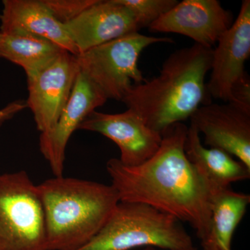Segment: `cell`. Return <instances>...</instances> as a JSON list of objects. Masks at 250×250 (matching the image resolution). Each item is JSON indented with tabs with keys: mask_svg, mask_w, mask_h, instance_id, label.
<instances>
[{
	"mask_svg": "<svg viewBox=\"0 0 250 250\" xmlns=\"http://www.w3.org/2000/svg\"><path fill=\"white\" fill-rule=\"evenodd\" d=\"M173 42L170 38L131 33L78 54L77 61L81 73L107 100L122 101L133 85L146 80L138 65L143 51L154 44Z\"/></svg>",
	"mask_w": 250,
	"mask_h": 250,
	"instance_id": "5b68a950",
	"label": "cell"
},
{
	"mask_svg": "<svg viewBox=\"0 0 250 250\" xmlns=\"http://www.w3.org/2000/svg\"><path fill=\"white\" fill-rule=\"evenodd\" d=\"M0 250H47L37 185L24 170L0 174Z\"/></svg>",
	"mask_w": 250,
	"mask_h": 250,
	"instance_id": "8992f818",
	"label": "cell"
},
{
	"mask_svg": "<svg viewBox=\"0 0 250 250\" xmlns=\"http://www.w3.org/2000/svg\"><path fill=\"white\" fill-rule=\"evenodd\" d=\"M64 26L79 54L141 29L132 11L120 0H97Z\"/></svg>",
	"mask_w": 250,
	"mask_h": 250,
	"instance_id": "4fadbf2b",
	"label": "cell"
},
{
	"mask_svg": "<svg viewBox=\"0 0 250 250\" xmlns=\"http://www.w3.org/2000/svg\"><path fill=\"white\" fill-rule=\"evenodd\" d=\"M231 97L232 101L230 103L250 111V80L247 72L233 85Z\"/></svg>",
	"mask_w": 250,
	"mask_h": 250,
	"instance_id": "ffe728a7",
	"label": "cell"
},
{
	"mask_svg": "<svg viewBox=\"0 0 250 250\" xmlns=\"http://www.w3.org/2000/svg\"><path fill=\"white\" fill-rule=\"evenodd\" d=\"M190 120L206 146L223 149L250 168V111L230 102L211 103L197 108Z\"/></svg>",
	"mask_w": 250,
	"mask_h": 250,
	"instance_id": "8fae6325",
	"label": "cell"
},
{
	"mask_svg": "<svg viewBox=\"0 0 250 250\" xmlns=\"http://www.w3.org/2000/svg\"><path fill=\"white\" fill-rule=\"evenodd\" d=\"M212 57L213 48L195 43L179 49L164 62L157 77L133 85L122 102L161 134L211 103L205 80Z\"/></svg>",
	"mask_w": 250,
	"mask_h": 250,
	"instance_id": "7a4b0ae2",
	"label": "cell"
},
{
	"mask_svg": "<svg viewBox=\"0 0 250 250\" xmlns=\"http://www.w3.org/2000/svg\"><path fill=\"white\" fill-rule=\"evenodd\" d=\"M188 127L183 123L161 133L160 147L147 161L126 166L111 159L106 170L120 201L140 202L188 223L200 240L208 230L211 192L184 152Z\"/></svg>",
	"mask_w": 250,
	"mask_h": 250,
	"instance_id": "6da1fadb",
	"label": "cell"
},
{
	"mask_svg": "<svg viewBox=\"0 0 250 250\" xmlns=\"http://www.w3.org/2000/svg\"><path fill=\"white\" fill-rule=\"evenodd\" d=\"M0 33L4 35H31L47 39L73 55L76 46L43 0H4Z\"/></svg>",
	"mask_w": 250,
	"mask_h": 250,
	"instance_id": "5bb4252c",
	"label": "cell"
},
{
	"mask_svg": "<svg viewBox=\"0 0 250 250\" xmlns=\"http://www.w3.org/2000/svg\"><path fill=\"white\" fill-rule=\"evenodd\" d=\"M79 129L93 131L113 141L121 150L119 160L126 166H137L147 161L160 147L162 136L149 127L133 110L116 114L90 113Z\"/></svg>",
	"mask_w": 250,
	"mask_h": 250,
	"instance_id": "ba28073f",
	"label": "cell"
},
{
	"mask_svg": "<svg viewBox=\"0 0 250 250\" xmlns=\"http://www.w3.org/2000/svg\"><path fill=\"white\" fill-rule=\"evenodd\" d=\"M47 250H79L111 216L120 197L115 188L93 181L54 177L37 185Z\"/></svg>",
	"mask_w": 250,
	"mask_h": 250,
	"instance_id": "3957f363",
	"label": "cell"
},
{
	"mask_svg": "<svg viewBox=\"0 0 250 250\" xmlns=\"http://www.w3.org/2000/svg\"><path fill=\"white\" fill-rule=\"evenodd\" d=\"M80 73L76 56L62 52L52 64L27 78V107L41 133L54 127L71 95Z\"/></svg>",
	"mask_w": 250,
	"mask_h": 250,
	"instance_id": "52a82bcc",
	"label": "cell"
},
{
	"mask_svg": "<svg viewBox=\"0 0 250 250\" xmlns=\"http://www.w3.org/2000/svg\"><path fill=\"white\" fill-rule=\"evenodd\" d=\"M197 250L183 225L172 215L140 202H118L93 239L79 250Z\"/></svg>",
	"mask_w": 250,
	"mask_h": 250,
	"instance_id": "277c9868",
	"label": "cell"
},
{
	"mask_svg": "<svg viewBox=\"0 0 250 250\" xmlns=\"http://www.w3.org/2000/svg\"><path fill=\"white\" fill-rule=\"evenodd\" d=\"M120 1L132 11L141 29L149 27L179 2L177 0H120Z\"/></svg>",
	"mask_w": 250,
	"mask_h": 250,
	"instance_id": "ac0fdd59",
	"label": "cell"
},
{
	"mask_svg": "<svg viewBox=\"0 0 250 250\" xmlns=\"http://www.w3.org/2000/svg\"><path fill=\"white\" fill-rule=\"evenodd\" d=\"M27 107L26 103L16 101L9 104L4 108L0 109V126L8 120L11 119L15 115Z\"/></svg>",
	"mask_w": 250,
	"mask_h": 250,
	"instance_id": "44dd1931",
	"label": "cell"
},
{
	"mask_svg": "<svg viewBox=\"0 0 250 250\" xmlns=\"http://www.w3.org/2000/svg\"><path fill=\"white\" fill-rule=\"evenodd\" d=\"M141 250H163L158 249V248H153V247H147V248H143Z\"/></svg>",
	"mask_w": 250,
	"mask_h": 250,
	"instance_id": "7402d4cb",
	"label": "cell"
},
{
	"mask_svg": "<svg viewBox=\"0 0 250 250\" xmlns=\"http://www.w3.org/2000/svg\"><path fill=\"white\" fill-rule=\"evenodd\" d=\"M233 22L232 14L218 0H184L148 28L151 32L187 36L197 45L213 48Z\"/></svg>",
	"mask_w": 250,
	"mask_h": 250,
	"instance_id": "9c48e42d",
	"label": "cell"
},
{
	"mask_svg": "<svg viewBox=\"0 0 250 250\" xmlns=\"http://www.w3.org/2000/svg\"><path fill=\"white\" fill-rule=\"evenodd\" d=\"M107 101L105 95L83 74L77 75L71 95L52 129L41 133L39 147L54 177L63 176L65 149L72 134L97 108Z\"/></svg>",
	"mask_w": 250,
	"mask_h": 250,
	"instance_id": "7c38bea8",
	"label": "cell"
},
{
	"mask_svg": "<svg viewBox=\"0 0 250 250\" xmlns=\"http://www.w3.org/2000/svg\"><path fill=\"white\" fill-rule=\"evenodd\" d=\"M97 0H43L57 20L65 24L77 17Z\"/></svg>",
	"mask_w": 250,
	"mask_h": 250,
	"instance_id": "d6986e66",
	"label": "cell"
},
{
	"mask_svg": "<svg viewBox=\"0 0 250 250\" xmlns=\"http://www.w3.org/2000/svg\"><path fill=\"white\" fill-rule=\"evenodd\" d=\"M65 51L42 38L0 33V57L22 67L27 78L43 70Z\"/></svg>",
	"mask_w": 250,
	"mask_h": 250,
	"instance_id": "e0dca14e",
	"label": "cell"
},
{
	"mask_svg": "<svg viewBox=\"0 0 250 250\" xmlns=\"http://www.w3.org/2000/svg\"><path fill=\"white\" fill-rule=\"evenodd\" d=\"M187 159L213 192L231 188V184L250 178V168L218 148L205 147L200 134L190 123L184 144Z\"/></svg>",
	"mask_w": 250,
	"mask_h": 250,
	"instance_id": "9a60e30c",
	"label": "cell"
},
{
	"mask_svg": "<svg viewBox=\"0 0 250 250\" xmlns=\"http://www.w3.org/2000/svg\"><path fill=\"white\" fill-rule=\"evenodd\" d=\"M250 56V1L243 0L238 17L213 49L210 77L207 83L210 98L232 101L233 85L245 73Z\"/></svg>",
	"mask_w": 250,
	"mask_h": 250,
	"instance_id": "30bf717a",
	"label": "cell"
},
{
	"mask_svg": "<svg viewBox=\"0 0 250 250\" xmlns=\"http://www.w3.org/2000/svg\"><path fill=\"white\" fill-rule=\"evenodd\" d=\"M250 203L249 194L234 191L231 188L213 192L208 230L200 240L202 250H232L233 233Z\"/></svg>",
	"mask_w": 250,
	"mask_h": 250,
	"instance_id": "2e32d148",
	"label": "cell"
}]
</instances>
